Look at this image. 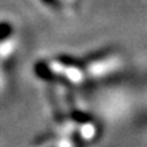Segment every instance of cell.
I'll list each match as a JSON object with an SVG mask.
<instances>
[{"instance_id": "obj_1", "label": "cell", "mask_w": 147, "mask_h": 147, "mask_svg": "<svg viewBox=\"0 0 147 147\" xmlns=\"http://www.w3.org/2000/svg\"><path fill=\"white\" fill-rule=\"evenodd\" d=\"M36 74L44 82L63 89H76L89 82L84 61L71 56H55L36 64Z\"/></svg>"}, {"instance_id": "obj_2", "label": "cell", "mask_w": 147, "mask_h": 147, "mask_svg": "<svg viewBox=\"0 0 147 147\" xmlns=\"http://www.w3.org/2000/svg\"><path fill=\"white\" fill-rule=\"evenodd\" d=\"M41 147H79L75 142H72L68 138H64L61 135L53 134L51 138H48L44 140Z\"/></svg>"}]
</instances>
